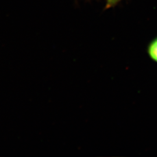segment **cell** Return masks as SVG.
I'll return each instance as SVG.
<instances>
[{"label": "cell", "instance_id": "cell-1", "mask_svg": "<svg viewBox=\"0 0 157 157\" xmlns=\"http://www.w3.org/2000/svg\"><path fill=\"white\" fill-rule=\"evenodd\" d=\"M147 53L151 59L157 62V37L152 40L148 44Z\"/></svg>", "mask_w": 157, "mask_h": 157}, {"label": "cell", "instance_id": "cell-2", "mask_svg": "<svg viewBox=\"0 0 157 157\" xmlns=\"http://www.w3.org/2000/svg\"><path fill=\"white\" fill-rule=\"evenodd\" d=\"M122 0H106V8H111L117 5Z\"/></svg>", "mask_w": 157, "mask_h": 157}]
</instances>
